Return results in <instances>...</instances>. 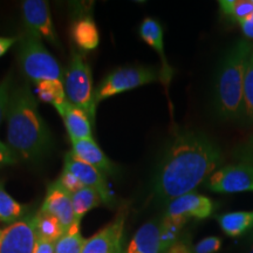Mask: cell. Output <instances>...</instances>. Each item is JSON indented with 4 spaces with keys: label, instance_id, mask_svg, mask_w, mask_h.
Segmentation results:
<instances>
[{
    "label": "cell",
    "instance_id": "cell-1",
    "mask_svg": "<svg viewBox=\"0 0 253 253\" xmlns=\"http://www.w3.org/2000/svg\"><path fill=\"white\" fill-rule=\"evenodd\" d=\"M220 164L219 148L207 135L194 130L178 132L158 162L151 182L153 194L158 201L170 203L207 182Z\"/></svg>",
    "mask_w": 253,
    "mask_h": 253
},
{
    "label": "cell",
    "instance_id": "cell-2",
    "mask_svg": "<svg viewBox=\"0 0 253 253\" xmlns=\"http://www.w3.org/2000/svg\"><path fill=\"white\" fill-rule=\"evenodd\" d=\"M6 138L18 160L37 164L53 149V137L28 82L13 86L6 114Z\"/></svg>",
    "mask_w": 253,
    "mask_h": 253
},
{
    "label": "cell",
    "instance_id": "cell-3",
    "mask_svg": "<svg viewBox=\"0 0 253 253\" xmlns=\"http://www.w3.org/2000/svg\"><path fill=\"white\" fill-rule=\"evenodd\" d=\"M253 46L246 40H238L226 50L220 60L214 79V109L225 121L245 119L244 81L246 66Z\"/></svg>",
    "mask_w": 253,
    "mask_h": 253
},
{
    "label": "cell",
    "instance_id": "cell-4",
    "mask_svg": "<svg viewBox=\"0 0 253 253\" xmlns=\"http://www.w3.org/2000/svg\"><path fill=\"white\" fill-rule=\"evenodd\" d=\"M18 60L24 74L34 84L63 78L58 60L43 46L41 38L27 28L19 36Z\"/></svg>",
    "mask_w": 253,
    "mask_h": 253
},
{
    "label": "cell",
    "instance_id": "cell-5",
    "mask_svg": "<svg viewBox=\"0 0 253 253\" xmlns=\"http://www.w3.org/2000/svg\"><path fill=\"white\" fill-rule=\"evenodd\" d=\"M62 81L67 100L86 112L93 122L96 112L93 78L86 56L81 50L72 49L71 62L66 69Z\"/></svg>",
    "mask_w": 253,
    "mask_h": 253
},
{
    "label": "cell",
    "instance_id": "cell-6",
    "mask_svg": "<svg viewBox=\"0 0 253 253\" xmlns=\"http://www.w3.org/2000/svg\"><path fill=\"white\" fill-rule=\"evenodd\" d=\"M161 81V73L153 67H123L109 73L95 89V103L144 84Z\"/></svg>",
    "mask_w": 253,
    "mask_h": 253
},
{
    "label": "cell",
    "instance_id": "cell-7",
    "mask_svg": "<svg viewBox=\"0 0 253 253\" xmlns=\"http://www.w3.org/2000/svg\"><path fill=\"white\" fill-rule=\"evenodd\" d=\"M207 188L219 194L253 191V164L240 162L219 168L207 179Z\"/></svg>",
    "mask_w": 253,
    "mask_h": 253
},
{
    "label": "cell",
    "instance_id": "cell-8",
    "mask_svg": "<svg viewBox=\"0 0 253 253\" xmlns=\"http://www.w3.org/2000/svg\"><path fill=\"white\" fill-rule=\"evenodd\" d=\"M34 216L26 214L2 230L0 253H33L38 240Z\"/></svg>",
    "mask_w": 253,
    "mask_h": 253
},
{
    "label": "cell",
    "instance_id": "cell-9",
    "mask_svg": "<svg viewBox=\"0 0 253 253\" xmlns=\"http://www.w3.org/2000/svg\"><path fill=\"white\" fill-rule=\"evenodd\" d=\"M23 15L27 30L45 39L48 42L60 47L58 33L50 18V12L47 1L43 0H26L23 2Z\"/></svg>",
    "mask_w": 253,
    "mask_h": 253
},
{
    "label": "cell",
    "instance_id": "cell-10",
    "mask_svg": "<svg viewBox=\"0 0 253 253\" xmlns=\"http://www.w3.org/2000/svg\"><path fill=\"white\" fill-rule=\"evenodd\" d=\"M126 211H121L108 225L87 239L82 253H121Z\"/></svg>",
    "mask_w": 253,
    "mask_h": 253
},
{
    "label": "cell",
    "instance_id": "cell-11",
    "mask_svg": "<svg viewBox=\"0 0 253 253\" xmlns=\"http://www.w3.org/2000/svg\"><path fill=\"white\" fill-rule=\"evenodd\" d=\"M65 170L78 177L84 186L96 190L102 198L103 204H112V192L108 188L104 175L99 169L81 161L72 151H68L65 155Z\"/></svg>",
    "mask_w": 253,
    "mask_h": 253
},
{
    "label": "cell",
    "instance_id": "cell-12",
    "mask_svg": "<svg viewBox=\"0 0 253 253\" xmlns=\"http://www.w3.org/2000/svg\"><path fill=\"white\" fill-rule=\"evenodd\" d=\"M213 212V202L207 196L189 192L172 199L167 209V216L188 221L189 218L205 219Z\"/></svg>",
    "mask_w": 253,
    "mask_h": 253
},
{
    "label": "cell",
    "instance_id": "cell-13",
    "mask_svg": "<svg viewBox=\"0 0 253 253\" xmlns=\"http://www.w3.org/2000/svg\"><path fill=\"white\" fill-rule=\"evenodd\" d=\"M41 212H46L58 218L65 231L75 224L74 211H73L72 195L59 184L58 181L49 184L47 189L45 201L41 205Z\"/></svg>",
    "mask_w": 253,
    "mask_h": 253
},
{
    "label": "cell",
    "instance_id": "cell-14",
    "mask_svg": "<svg viewBox=\"0 0 253 253\" xmlns=\"http://www.w3.org/2000/svg\"><path fill=\"white\" fill-rule=\"evenodd\" d=\"M169 249L161 220H151L138 229L125 253H166Z\"/></svg>",
    "mask_w": 253,
    "mask_h": 253
},
{
    "label": "cell",
    "instance_id": "cell-15",
    "mask_svg": "<svg viewBox=\"0 0 253 253\" xmlns=\"http://www.w3.org/2000/svg\"><path fill=\"white\" fill-rule=\"evenodd\" d=\"M140 36L147 45L154 48L157 54L161 56V81L168 88L169 82L171 81L173 75V68L168 62L166 53H164L163 42V27L158 20L154 18H145L141 23Z\"/></svg>",
    "mask_w": 253,
    "mask_h": 253
},
{
    "label": "cell",
    "instance_id": "cell-16",
    "mask_svg": "<svg viewBox=\"0 0 253 253\" xmlns=\"http://www.w3.org/2000/svg\"><path fill=\"white\" fill-rule=\"evenodd\" d=\"M58 113L61 116L65 123L71 141L73 140H89L93 138V130H91V120L86 112L78 108L69 101L59 106Z\"/></svg>",
    "mask_w": 253,
    "mask_h": 253
},
{
    "label": "cell",
    "instance_id": "cell-17",
    "mask_svg": "<svg viewBox=\"0 0 253 253\" xmlns=\"http://www.w3.org/2000/svg\"><path fill=\"white\" fill-rule=\"evenodd\" d=\"M72 142V153L81 161L86 162L99 169L101 172H107L113 175L115 166L108 160L106 154L96 144L93 138L89 140H73Z\"/></svg>",
    "mask_w": 253,
    "mask_h": 253
},
{
    "label": "cell",
    "instance_id": "cell-18",
    "mask_svg": "<svg viewBox=\"0 0 253 253\" xmlns=\"http://www.w3.org/2000/svg\"><path fill=\"white\" fill-rule=\"evenodd\" d=\"M71 37L79 50H93L99 46L100 36L96 24L89 15L77 19L72 25Z\"/></svg>",
    "mask_w": 253,
    "mask_h": 253
},
{
    "label": "cell",
    "instance_id": "cell-19",
    "mask_svg": "<svg viewBox=\"0 0 253 253\" xmlns=\"http://www.w3.org/2000/svg\"><path fill=\"white\" fill-rule=\"evenodd\" d=\"M221 231L229 237H239L253 227V211H236L217 217Z\"/></svg>",
    "mask_w": 253,
    "mask_h": 253
},
{
    "label": "cell",
    "instance_id": "cell-20",
    "mask_svg": "<svg viewBox=\"0 0 253 253\" xmlns=\"http://www.w3.org/2000/svg\"><path fill=\"white\" fill-rule=\"evenodd\" d=\"M72 204L73 211H74L75 223L80 224L84 214L88 211H90L91 209L103 204V201L96 190L84 186L79 191L72 194Z\"/></svg>",
    "mask_w": 253,
    "mask_h": 253
},
{
    "label": "cell",
    "instance_id": "cell-21",
    "mask_svg": "<svg viewBox=\"0 0 253 253\" xmlns=\"http://www.w3.org/2000/svg\"><path fill=\"white\" fill-rule=\"evenodd\" d=\"M34 226L38 238L53 243H55L66 232L58 218L41 211H38L34 216Z\"/></svg>",
    "mask_w": 253,
    "mask_h": 253
},
{
    "label": "cell",
    "instance_id": "cell-22",
    "mask_svg": "<svg viewBox=\"0 0 253 253\" xmlns=\"http://www.w3.org/2000/svg\"><path fill=\"white\" fill-rule=\"evenodd\" d=\"M36 94L38 99L53 104L55 108L68 101L63 81L61 80H45L39 82L36 84Z\"/></svg>",
    "mask_w": 253,
    "mask_h": 253
},
{
    "label": "cell",
    "instance_id": "cell-23",
    "mask_svg": "<svg viewBox=\"0 0 253 253\" xmlns=\"http://www.w3.org/2000/svg\"><path fill=\"white\" fill-rule=\"evenodd\" d=\"M25 207L8 195L0 181V221L4 224H13L24 217Z\"/></svg>",
    "mask_w": 253,
    "mask_h": 253
},
{
    "label": "cell",
    "instance_id": "cell-24",
    "mask_svg": "<svg viewBox=\"0 0 253 253\" xmlns=\"http://www.w3.org/2000/svg\"><path fill=\"white\" fill-rule=\"evenodd\" d=\"M86 242L80 232V224L75 223L55 242V253H82Z\"/></svg>",
    "mask_w": 253,
    "mask_h": 253
},
{
    "label": "cell",
    "instance_id": "cell-25",
    "mask_svg": "<svg viewBox=\"0 0 253 253\" xmlns=\"http://www.w3.org/2000/svg\"><path fill=\"white\" fill-rule=\"evenodd\" d=\"M219 7L221 13L242 23L253 13V0H221Z\"/></svg>",
    "mask_w": 253,
    "mask_h": 253
},
{
    "label": "cell",
    "instance_id": "cell-26",
    "mask_svg": "<svg viewBox=\"0 0 253 253\" xmlns=\"http://www.w3.org/2000/svg\"><path fill=\"white\" fill-rule=\"evenodd\" d=\"M244 106L245 120L250 123L253 122V49L246 66L244 81Z\"/></svg>",
    "mask_w": 253,
    "mask_h": 253
},
{
    "label": "cell",
    "instance_id": "cell-27",
    "mask_svg": "<svg viewBox=\"0 0 253 253\" xmlns=\"http://www.w3.org/2000/svg\"><path fill=\"white\" fill-rule=\"evenodd\" d=\"M13 86V78L9 73L4 78V80L0 82V125H1L2 120L6 119L9 97H11V91Z\"/></svg>",
    "mask_w": 253,
    "mask_h": 253
},
{
    "label": "cell",
    "instance_id": "cell-28",
    "mask_svg": "<svg viewBox=\"0 0 253 253\" xmlns=\"http://www.w3.org/2000/svg\"><path fill=\"white\" fill-rule=\"evenodd\" d=\"M220 248L221 239L219 237H207L192 248V253H216Z\"/></svg>",
    "mask_w": 253,
    "mask_h": 253
},
{
    "label": "cell",
    "instance_id": "cell-29",
    "mask_svg": "<svg viewBox=\"0 0 253 253\" xmlns=\"http://www.w3.org/2000/svg\"><path fill=\"white\" fill-rule=\"evenodd\" d=\"M56 181L59 182V184L61 185L63 189L67 190L71 195L79 191V190H81L82 188H84V184L78 179V177H75L72 172H69L65 169H63L62 173L60 175V177Z\"/></svg>",
    "mask_w": 253,
    "mask_h": 253
},
{
    "label": "cell",
    "instance_id": "cell-30",
    "mask_svg": "<svg viewBox=\"0 0 253 253\" xmlns=\"http://www.w3.org/2000/svg\"><path fill=\"white\" fill-rule=\"evenodd\" d=\"M235 156L242 162L253 164V134L244 144L238 147V149L235 153Z\"/></svg>",
    "mask_w": 253,
    "mask_h": 253
},
{
    "label": "cell",
    "instance_id": "cell-31",
    "mask_svg": "<svg viewBox=\"0 0 253 253\" xmlns=\"http://www.w3.org/2000/svg\"><path fill=\"white\" fill-rule=\"evenodd\" d=\"M18 157L11 150V148L2 141H0V168L14 166L15 163H18Z\"/></svg>",
    "mask_w": 253,
    "mask_h": 253
},
{
    "label": "cell",
    "instance_id": "cell-32",
    "mask_svg": "<svg viewBox=\"0 0 253 253\" xmlns=\"http://www.w3.org/2000/svg\"><path fill=\"white\" fill-rule=\"evenodd\" d=\"M33 253H55V243L38 238Z\"/></svg>",
    "mask_w": 253,
    "mask_h": 253
},
{
    "label": "cell",
    "instance_id": "cell-33",
    "mask_svg": "<svg viewBox=\"0 0 253 253\" xmlns=\"http://www.w3.org/2000/svg\"><path fill=\"white\" fill-rule=\"evenodd\" d=\"M19 37H0V58L5 55L12 46L18 43Z\"/></svg>",
    "mask_w": 253,
    "mask_h": 253
},
{
    "label": "cell",
    "instance_id": "cell-34",
    "mask_svg": "<svg viewBox=\"0 0 253 253\" xmlns=\"http://www.w3.org/2000/svg\"><path fill=\"white\" fill-rule=\"evenodd\" d=\"M239 25L245 36L250 38V39H253V13L248 19L239 23Z\"/></svg>",
    "mask_w": 253,
    "mask_h": 253
},
{
    "label": "cell",
    "instance_id": "cell-35",
    "mask_svg": "<svg viewBox=\"0 0 253 253\" xmlns=\"http://www.w3.org/2000/svg\"><path fill=\"white\" fill-rule=\"evenodd\" d=\"M166 253H192V249L189 248V245L184 242H177L175 245H172L171 248Z\"/></svg>",
    "mask_w": 253,
    "mask_h": 253
},
{
    "label": "cell",
    "instance_id": "cell-36",
    "mask_svg": "<svg viewBox=\"0 0 253 253\" xmlns=\"http://www.w3.org/2000/svg\"><path fill=\"white\" fill-rule=\"evenodd\" d=\"M248 253H253V245L251 246V249H250V251Z\"/></svg>",
    "mask_w": 253,
    "mask_h": 253
},
{
    "label": "cell",
    "instance_id": "cell-37",
    "mask_svg": "<svg viewBox=\"0 0 253 253\" xmlns=\"http://www.w3.org/2000/svg\"><path fill=\"white\" fill-rule=\"evenodd\" d=\"M1 235H2V230H0V238H1Z\"/></svg>",
    "mask_w": 253,
    "mask_h": 253
},
{
    "label": "cell",
    "instance_id": "cell-38",
    "mask_svg": "<svg viewBox=\"0 0 253 253\" xmlns=\"http://www.w3.org/2000/svg\"><path fill=\"white\" fill-rule=\"evenodd\" d=\"M251 239H253V232H252V235H251Z\"/></svg>",
    "mask_w": 253,
    "mask_h": 253
},
{
    "label": "cell",
    "instance_id": "cell-39",
    "mask_svg": "<svg viewBox=\"0 0 253 253\" xmlns=\"http://www.w3.org/2000/svg\"><path fill=\"white\" fill-rule=\"evenodd\" d=\"M121 253H125V252H121Z\"/></svg>",
    "mask_w": 253,
    "mask_h": 253
}]
</instances>
